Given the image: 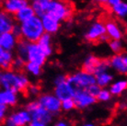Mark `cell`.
<instances>
[{"instance_id": "1", "label": "cell", "mask_w": 127, "mask_h": 126, "mask_svg": "<svg viewBox=\"0 0 127 126\" xmlns=\"http://www.w3.org/2000/svg\"><path fill=\"white\" fill-rule=\"evenodd\" d=\"M0 86H2L5 90L11 92H23L27 93L30 87L28 77L20 72L12 70H7L0 72Z\"/></svg>"}, {"instance_id": "2", "label": "cell", "mask_w": 127, "mask_h": 126, "mask_svg": "<svg viewBox=\"0 0 127 126\" xmlns=\"http://www.w3.org/2000/svg\"><path fill=\"white\" fill-rule=\"evenodd\" d=\"M20 37H22L24 41L29 43H35L39 41L42 35L44 34V31L41 25V19L38 17H32V19L27 21L20 23Z\"/></svg>"}, {"instance_id": "3", "label": "cell", "mask_w": 127, "mask_h": 126, "mask_svg": "<svg viewBox=\"0 0 127 126\" xmlns=\"http://www.w3.org/2000/svg\"><path fill=\"white\" fill-rule=\"evenodd\" d=\"M73 8L71 4L64 0H50L47 14L54 17L58 21H64L72 16Z\"/></svg>"}, {"instance_id": "4", "label": "cell", "mask_w": 127, "mask_h": 126, "mask_svg": "<svg viewBox=\"0 0 127 126\" xmlns=\"http://www.w3.org/2000/svg\"><path fill=\"white\" fill-rule=\"evenodd\" d=\"M66 82L73 88L75 92L81 89H86L89 86L96 84L95 76L84 71H79L74 75L66 76Z\"/></svg>"}, {"instance_id": "5", "label": "cell", "mask_w": 127, "mask_h": 126, "mask_svg": "<svg viewBox=\"0 0 127 126\" xmlns=\"http://www.w3.org/2000/svg\"><path fill=\"white\" fill-rule=\"evenodd\" d=\"M85 39L89 42H102L109 40L106 35L104 23L102 21H95L90 25L85 33Z\"/></svg>"}, {"instance_id": "6", "label": "cell", "mask_w": 127, "mask_h": 126, "mask_svg": "<svg viewBox=\"0 0 127 126\" xmlns=\"http://www.w3.org/2000/svg\"><path fill=\"white\" fill-rule=\"evenodd\" d=\"M31 118H32L33 122L41 123H48L52 120V114L43 109L38 102H32L27 107Z\"/></svg>"}, {"instance_id": "7", "label": "cell", "mask_w": 127, "mask_h": 126, "mask_svg": "<svg viewBox=\"0 0 127 126\" xmlns=\"http://www.w3.org/2000/svg\"><path fill=\"white\" fill-rule=\"evenodd\" d=\"M75 91L66 82V76H59L55 79V96L60 101L73 98Z\"/></svg>"}, {"instance_id": "8", "label": "cell", "mask_w": 127, "mask_h": 126, "mask_svg": "<svg viewBox=\"0 0 127 126\" xmlns=\"http://www.w3.org/2000/svg\"><path fill=\"white\" fill-rule=\"evenodd\" d=\"M46 55L39 47L37 42L35 43H28L27 49V61L32 63H37L39 65L42 66L46 62Z\"/></svg>"}, {"instance_id": "9", "label": "cell", "mask_w": 127, "mask_h": 126, "mask_svg": "<svg viewBox=\"0 0 127 126\" xmlns=\"http://www.w3.org/2000/svg\"><path fill=\"white\" fill-rule=\"evenodd\" d=\"M38 103L50 113L58 112L61 109V101L52 95H43L39 99Z\"/></svg>"}, {"instance_id": "10", "label": "cell", "mask_w": 127, "mask_h": 126, "mask_svg": "<svg viewBox=\"0 0 127 126\" xmlns=\"http://www.w3.org/2000/svg\"><path fill=\"white\" fill-rule=\"evenodd\" d=\"M106 35L111 40H122L124 38V32L119 23L112 19H108L104 23Z\"/></svg>"}, {"instance_id": "11", "label": "cell", "mask_w": 127, "mask_h": 126, "mask_svg": "<svg viewBox=\"0 0 127 126\" xmlns=\"http://www.w3.org/2000/svg\"><path fill=\"white\" fill-rule=\"evenodd\" d=\"M72 99L74 101L75 107H77V108L88 107L89 105L93 104L97 100L95 98L91 97L85 89L77 90V91L75 92Z\"/></svg>"}, {"instance_id": "12", "label": "cell", "mask_w": 127, "mask_h": 126, "mask_svg": "<svg viewBox=\"0 0 127 126\" xmlns=\"http://www.w3.org/2000/svg\"><path fill=\"white\" fill-rule=\"evenodd\" d=\"M40 19H41V25H42L44 33L52 35L58 32L61 26L60 21H58L57 19H55L54 17H52L51 15H49L47 13Z\"/></svg>"}, {"instance_id": "13", "label": "cell", "mask_w": 127, "mask_h": 126, "mask_svg": "<svg viewBox=\"0 0 127 126\" xmlns=\"http://www.w3.org/2000/svg\"><path fill=\"white\" fill-rule=\"evenodd\" d=\"M110 66L120 74H126L127 72V57L126 54H114L109 60Z\"/></svg>"}, {"instance_id": "14", "label": "cell", "mask_w": 127, "mask_h": 126, "mask_svg": "<svg viewBox=\"0 0 127 126\" xmlns=\"http://www.w3.org/2000/svg\"><path fill=\"white\" fill-rule=\"evenodd\" d=\"M28 5V0H3L2 3L3 10L5 12L8 13L9 15H15L22 7Z\"/></svg>"}, {"instance_id": "15", "label": "cell", "mask_w": 127, "mask_h": 126, "mask_svg": "<svg viewBox=\"0 0 127 126\" xmlns=\"http://www.w3.org/2000/svg\"><path fill=\"white\" fill-rule=\"evenodd\" d=\"M19 38H17L13 32L0 33V47L8 52H12L17 46Z\"/></svg>"}, {"instance_id": "16", "label": "cell", "mask_w": 127, "mask_h": 126, "mask_svg": "<svg viewBox=\"0 0 127 126\" xmlns=\"http://www.w3.org/2000/svg\"><path fill=\"white\" fill-rule=\"evenodd\" d=\"M15 24V19L8 13L0 10V33L12 32Z\"/></svg>"}, {"instance_id": "17", "label": "cell", "mask_w": 127, "mask_h": 126, "mask_svg": "<svg viewBox=\"0 0 127 126\" xmlns=\"http://www.w3.org/2000/svg\"><path fill=\"white\" fill-rule=\"evenodd\" d=\"M31 121V116L28 111H20L11 115L7 121V124L13 126H24Z\"/></svg>"}, {"instance_id": "18", "label": "cell", "mask_w": 127, "mask_h": 126, "mask_svg": "<svg viewBox=\"0 0 127 126\" xmlns=\"http://www.w3.org/2000/svg\"><path fill=\"white\" fill-rule=\"evenodd\" d=\"M37 44L41 49V51L44 53L46 57L52 55L53 52H54L53 42H52V35L44 33L41 38L39 39V41H37Z\"/></svg>"}, {"instance_id": "19", "label": "cell", "mask_w": 127, "mask_h": 126, "mask_svg": "<svg viewBox=\"0 0 127 126\" xmlns=\"http://www.w3.org/2000/svg\"><path fill=\"white\" fill-rule=\"evenodd\" d=\"M14 55L12 52H8L0 47V68L4 71L11 70Z\"/></svg>"}, {"instance_id": "20", "label": "cell", "mask_w": 127, "mask_h": 126, "mask_svg": "<svg viewBox=\"0 0 127 126\" xmlns=\"http://www.w3.org/2000/svg\"><path fill=\"white\" fill-rule=\"evenodd\" d=\"M99 58H98L95 55H89L87 57L84 63L82 64V71L89 74H92L94 75V73L96 71V68L98 66V63H99Z\"/></svg>"}, {"instance_id": "21", "label": "cell", "mask_w": 127, "mask_h": 126, "mask_svg": "<svg viewBox=\"0 0 127 126\" xmlns=\"http://www.w3.org/2000/svg\"><path fill=\"white\" fill-rule=\"evenodd\" d=\"M49 3H50V0H38V1L32 2V5L31 6L33 9L35 16L41 18L43 15H45L47 13Z\"/></svg>"}, {"instance_id": "22", "label": "cell", "mask_w": 127, "mask_h": 126, "mask_svg": "<svg viewBox=\"0 0 127 126\" xmlns=\"http://www.w3.org/2000/svg\"><path fill=\"white\" fill-rule=\"evenodd\" d=\"M34 12H33V9L31 6H26L24 7H22L21 9L19 10V12H17L15 14V18H16L17 21L20 22H25L27 21L28 19H32V17H34Z\"/></svg>"}, {"instance_id": "23", "label": "cell", "mask_w": 127, "mask_h": 126, "mask_svg": "<svg viewBox=\"0 0 127 126\" xmlns=\"http://www.w3.org/2000/svg\"><path fill=\"white\" fill-rule=\"evenodd\" d=\"M17 102L16 93L8 90L0 92V104L2 105H15Z\"/></svg>"}, {"instance_id": "24", "label": "cell", "mask_w": 127, "mask_h": 126, "mask_svg": "<svg viewBox=\"0 0 127 126\" xmlns=\"http://www.w3.org/2000/svg\"><path fill=\"white\" fill-rule=\"evenodd\" d=\"M112 13L119 19H124L127 16V4L124 1H121L120 3L116 4L115 6L111 7Z\"/></svg>"}, {"instance_id": "25", "label": "cell", "mask_w": 127, "mask_h": 126, "mask_svg": "<svg viewBox=\"0 0 127 126\" xmlns=\"http://www.w3.org/2000/svg\"><path fill=\"white\" fill-rule=\"evenodd\" d=\"M96 79V85H98L99 88L101 87H106V86L110 84L111 81L112 80V76L111 74H109L108 72L100 73L98 75L95 76Z\"/></svg>"}, {"instance_id": "26", "label": "cell", "mask_w": 127, "mask_h": 126, "mask_svg": "<svg viewBox=\"0 0 127 126\" xmlns=\"http://www.w3.org/2000/svg\"><path fill=\"white\" fill-rule=\"evenodd\" d=\"M28 43L24 40H19L17 43L16 49L17 54H18V57L23 59L24 61L27 62V49H28Z\"/></svg>"}, {"instance_id": "27", "label": "cell", "mask_w": 127, "mask_h": 126, "mask_svg": "<svg viewBox=\"0 0 127 126\" xmlns=\"http://www.w3.org/2000/svg\"><path fill=\"white\" fill-rule=\"evenodd\" d=\"M127 82L125 80H120L112 84L111 87V90L110 93L112 95H120L126 89Z\"/></svg>"}, {"instance_id": "28", "label": "cell", "mask_w": 127, "mask_h": 126, "mask_svg": "<svg viewBox=\"0 0 127 126\" xmlns=\"http://www.w3.org/2000/svg\"><path fill=\"white\" fill-rule=\"evenodd\" d=\"M109 46L115 54H122L124 50V43L122 40H111L109 42Z\"/></svg>"}, {"instance_id": "29", "label": "cell", "mask_w": 127, "mask_h": 126, "mask_svg": "<svg viewBox=\"0 0 127 126\" xmlns=\"http://www.w3.org/2000/svg\"><path fill=\"white\" fill-rule=\"evenodd\" d=\"M24 68L34 76H39L41 72V66L37 64V63H32V62H26Z\"/></svg>"}, {"instance_id": "30", "label": "cell", "mask_w": 127, "mask_h": 126, "mask_svg": "<svg viewBox=\"0 0 127 126\" xmlns=\"http://www.w3.org/2000/svg\"><path fill=\"white\" fill-rule=\"evenodd\" d=\"M109 68H110V63H109L108 59H100L97 68H96L95 73H94V76L98 75L100 73L107 72Z\"/></svg>"}, {"instance_id": "31", "label": "cell", "mask_w": 127, "mask_h": 126, "mask_svg": "<svg viewBox=\"0 0 127 126\" xmlns=\"http://www.w3.org/2000/svg\"><path fill=\"white\" fill-rule=\"evenodd\" d=\"M26 63V61H24L23 59L19 58V57H17V58H14L12 63V68H14L17 71H19L20 69L24 68Z\"/></svg>"}, {"instance_id": "32", "label": "cell", "mask_w": 127, "mask_h": 126, "mask_svg": "<svg viewBox=\"0 0 127 126\" xmlns=\"http://www.w3.org/2000/svg\"><path fill=\"white\" fill-rule=\"evenodd\" d=\"M85 90H86L91 97L96 98L97 96H98V94L99 93V91H100V88H99L98 85L94 84V85H92V86H89V88H87Z\"/></svg>"}, {"instance_id": "33", "label": "cell", "mask_w": 127, "mask_h": 126, "mask_svg": "<svg viewBox=\"0 0 127 126\" xmlns=\"http://www.w3.org/2000/svg\"><path fill=\"white\" fill-rule=\"evenodd\" d=\"M111 98V93L108 90H105V89H100L99 93L98 94L96 99H98V100H102V101H106Z\"/></svg>"}, {"instance_id": "34", "label": "cell", "mask_w": 127, "mask_h": 126, "mask_svg": "<svg viewBox=\"0 0 127 126\" xmlns=\"http://www.w3.org/2000/svg\"><path fill=\"white\" fill-rule=\"evenodd\" d=\"M61 107L65 110H71V109H73V108L75 107L73 99H72V98H69V99H65V100L62 101V102H61Z\"/></svg>"}, {"instance_id": "35", "label": "cell", "mask_w": 127, "mask_h": 126, "mask_svg": "<svg viewBox=\"0 0 127 126\" xmlns=\"http://www.w3.org/2000/svg\"><path fill=\"white\" fill-rule=\"evenodd\" d=\"M5 112H6V106L0 104V123H3L5 121Z\"/></svg>"}, {"instance_id": "36", "label": "cell", "mask_w": 127, "mask_h": 126, "mask_svg": "<svg viewBox=\"0 0 127 126\" xmlns=\"http://www.w3.org/2000/svg\"><path fill=\"white\" fill-rule=\"evenodd\" d=\"M121 1H123V0H106V3H105V5H107L109 7H111V6H115L116 4L120 3Z\"/></svg>"}, {"instance_id": "37", "label": "cell", "mask_w": 127, "mask_h": 126, "mask_svg": "<svg viewBox=\"0 0 127 126\" xmlns=\"http://www.w3.org/2000/svg\"><path fill=\"white\" fill-rule=\"evenodd\" d=\"M30 126H46L45 124L43 123H37V122H33V123H31V125Z\"/></svg>"}, {"instance_id": "38", "label": "cell", "mask_w": 127, "mask_h": 126, "mask_svg": "<svg viewBox=\"0 0 127 126\" xmlns=\"http://www.w3.org/2000/svg\"><path fill=\"white\" fill-rule=\"evenodd\" d=\"M96 2H98V4H101V5H105L106 3V0H95Z\"/></svg>"}, {"instance_id": "39", "label": "cell", "mask_w": 127, "mask_h": 126, "mask_svg": "<svg viewBox=\"0 0 127 126\" xmlns=\"http://www.w3.org/2000/svg\"><path fill=\"white\" fill-rule=\"evenodd\" d=\"M56 126H67L64 123H59L56 124Z\"/></svg>"}, {"instance_id": "40", "label": "cell", "mask_w": 127, "mask_h": 126, "mask_svg": "<svg viewBox=\"0 0 127 126\" xmlns=\"http://www.w3.org/2000/svg\"><path fill=\"white\" fill-rule=\"evenodd\" d=\"M84 126H94L93 124H87V125H84Z\"/></svg>"}, {"instance_id": "41", "label": "cell", "mask_w": 127, "mask_h": 126, "mask_svg": "<svg viewBox=\"0 0 127 126\" xmlns=\"http://www.w3.org/2000/svg\"><path fill=\"white\" fill-rule=\"evenodd\" d=\"M32 2H35V1H38V0H31Z\"/></svg>"}, {"instance_id": "42", "label": "cell", "mask_w": 127, "mask_h": 126, "mask_svg": "<svg viewBox=\"0 0 127 126\" xmlns=\"http://www.w3.org/2000/svg\"><path fill=\"white\" fill-rule=\"evenodd\" d=\"M7 126H13V125H10V124H7Z\"/></svg>"}, {"instance_id": "43", "label": "cell", "mask_w": 127, "mask_h": 126, "mask_svg": "<svg viewBox=\"0 0 127 126\" xmlns=\"http://www.w3.org/2000/svg\"><path fill=\"white\" fill-rule=\"evenodd\" d=\"M0 1H3V0H0Z\"/></svg>"}]
</instances>
